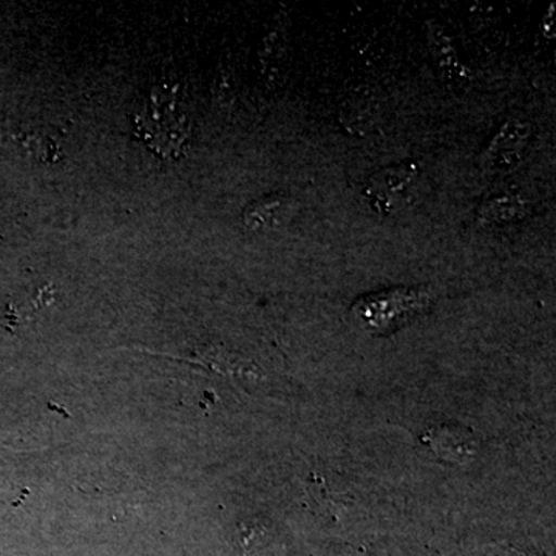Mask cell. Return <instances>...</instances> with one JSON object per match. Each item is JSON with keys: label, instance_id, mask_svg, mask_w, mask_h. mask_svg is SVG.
<instances>
[{"label": "cell", "instance_id": "8", "mask_svg": "<svg viewBox=\"0 0 556 556\" xmlns=\"http://www.w3.org/2000/svg\"><path fill=\"white\" fill-rule=\"evenodd\" d=\"M529 203L518 193H496V195L486 197L478 207V225L500 226L521 222L529 215Z\"/></svg>", "mask_w": 556, "mask_h": 556}, {"label": "cell", "instance_id": "10", "mask_svg": "<svg viewBox=\"0 0 556 556\" xmlns=\"http://www.w3.org/2000/svg\"><path fill=\"white\" fill-rule=\"evenodd\" d=\"M555 3L547 10L546 16L541 22V31L547 39L555 38Z\"/></svg>", "mask_w": 556, "mask_h": 556}, {"label": "cell", "instance_id": "6", "mask_svg": "<svg viewBox=\"0 0 556 556\" xmlns=\"http://www.w3.org/2000/svg\"><path fill=\"white\" fill-rule=\"evenodd\" d=\"M0 148L22 160L38 163H54L60 159V150L53 139L38 131H28L7 119H0Z\"/></svg>", "mask_w": 556, "mask_h": 556}, {"label": "cell", "instance_id": "4", "mask_svg": "<svg viewBox=\"0 0 556 556\" xmlns=\"http://www.w3.org/2000/svg\"><path fill=\"white\" fill-rule=\"evenodd\" d=\"M532 124L526 118L511 116L504 121L482 150L479 167L489 175H506L521 164L525 150L532 137Z\"/></svg>", "mask_w": 556, "mask_h": 556}, {"label": "cell", "instance_id": "7", "mask_svg": "<svg viewBox=\"0 0 556 556\" xmlns=\"http://www.w3.org/2000/svg\"><path fill=\"white\" fill-rule=\"evenodd\" d=\"M299 204L285 195H269L254 201L244 211L243 222L254 232H270L287 226Z\"/></svg>", "mask_w": 556, "mask_h": 556}, {"label": "cell", "instance_id": "5", "mask_svg": "<svg viewBox=\"0 0 556 556\" xmlns=\"http://www.w3.org/2000/svg\"><path fill=\"white\" fill-rule=\"evenodd\" d=\"M428 49L437 65L439 76L453 87L467 86L471 80L470 68L460 60L455 43L441 24L430 21L427 24Z\"/></svg>", "mask_w": 556, "mask_h": 556}, {"label": "cell", "instance_id": "3", "mask_svg": "<svg viewBox=\"0 0 556 556\" xmlns=\"http://www.w3.org/2000/svg\"><path fill=\"white\" fill-rule=\"evenodd\" d=\"M419 169L416 164L402 163L383 167L368 178L364 195L379 214H394L415 201L419 189Z\"/></svg>", "mask_w": 556, "mask_h": 556}, {"label": "cell", "instance_id": "2", "mask_svg": "<svg viewBox=\"0 0 556 556\" xmlns=\"http://www.w3.org/2000/svg\"><path fill=\"white\" fill-rule=\"evenodd\" d=\"M431 303L433 298L424 289L397 288L358 300L354 314L376 332H390L417 314H422Z\"/></svg>", "mask_w": 556, "mask_h": 556}, {"label": "cell", "instance_id": "1", "mask_svg": "<svg viewBox=\"0 0 556 556\" xmlns=\"http://www.w3.org/2000/svg\"><path fill=\"white\" fill-rule=\"evenodd\" d=\"M135 124L139 138L163 159H178L192 137V118L178 86L153 87L135 115Z\"/></svg>", "mask_w": 556, "mask_h": 556}, {"label": "cell", "instance_id": "9", "mask_svg": "<svg viewBox=\"0 0 556 556\" xmlns=\"http://www.w3.org/2000/svg\"><path fill=\"white\" fill-rule=\"evenodd\" d=\"M428 444L439 456L455 463H464L475 453V442L470 431L463 428L441 427L439 430L430 431Z\"/></svg>", "mask_w": 556, "mask_h": 556}]
</instances>
